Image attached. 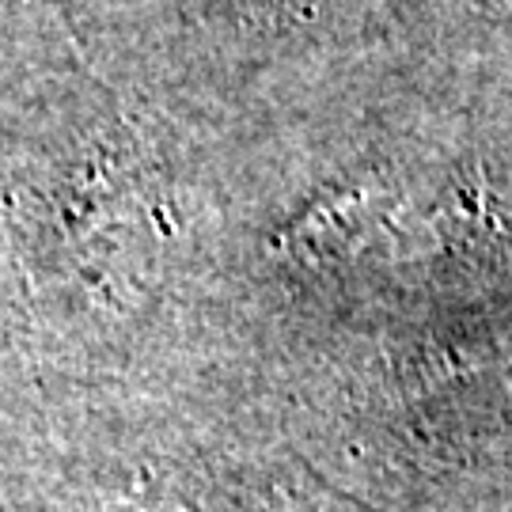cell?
Listing matches in <instances>:
<instances>
[{
  "instance_id": "obj_1",
  "label": "cell",
  "mask_w": 512,
  "mask_h": 512,
  "mask_svg": "<svg viewBox=\"0 0 512 512\" xmlns=\"http://www.w3.org/2000/svg\"><path fill=\"white\" fill-rule=\"evenodd\" d=\"M167 167L122 110L73 103L38 129L8 183V217L46 266L110 258L167 232Z\"/></svg>"
},
{
  "instance_id": "obj_2",
  "label": "cell",
  "mask_w": 512,
  "mask_h": 512,
  "mask_svg": "<svg viewBox=\"0 0 512 512\" xmlns=\"http://www.w3.org/2000/svg\"><path fill=\"white\" fill-rule=\"evenodd\" d=\"M277 4H285L289 12H296V16H304V19H311L315 8H319V0H277Z\"/></svg>"
}]
</instances>
